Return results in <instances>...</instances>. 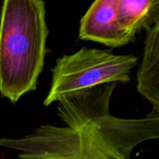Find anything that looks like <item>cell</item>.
Instances as JSON below:
<instances>
[{"label":"cell","instance_id":"obj_7","mask_svg":"<svg viewBox=\"0 0 159 159\" xmlns=\"http://www.w3.org/2000/svg\"><path fill=\"white\" fill-rule=\"evenodd\" d=\"M120 26L131 36L159 21V0H118Z\"/></svg>","mask_w":159,"mask_h":159},{"label":"cell","instance_id":"obj_3","mask_svg":"<svg viewBox=\"0 0 159 159\" xmlns=\"http://www.w3.org/2000/svg\"><path fill=\"white\" fill-rule=\"evenodd\" d=\"M0 147L17 151L19 159H130L87 121L42 125L21 138H0Z\"/></svg>","mask_w":159,"mask_h":159},{"label":"cell","instance_id":"obj_6","mask_svg":"<svg viewBox=\"0 0 159 159\" xmlns=\"http://www.w3.org/2000/svg\"><path fill=\"white\" fill-rule=\"evenodd\" d=\"M143 61L137 73V90L159 113V21L147 27Z\"/></svg>","mask_w":159,"mask_h":159},{"label":"cell","instance_id":"obj_5","mask_svg":"<svg viewBox=\"0 0 159 159\" xmlns=\"http://www.w3.org/2000/svg\"><path fill=\"white\" fill-rule=\"evenodd\" d=\"M118 0H95L83 16L79 39L94 41L111 48L123 47L134 40L119 24Z\"/></svg>","mask_w":159,"mask_h":159},{"label":"cell","instance_id":"obj_4","mask_svg":"<svg viewBox=\"0 0 159 159\" xmlns=\"http://www.w3.org/2000/svg\"><path fill=\"white\" fill-rule=\"evenodd\" d=\"M138 64L134 55H116L106 50L83 48L63 55L52 68V81L44 105L49 106L61 98L106 83H127Z\"/></svg>","mask_w":159,"mask_h":159},{"label":"cell","instance_id":"obj_1","mask_svg":"<svg viewBox=\"0 0 159 159\" xmlns=\"http://www.w3.org/2000/svg\"><path fill=\"white\" fill-rule=\"evenodd\" d=\"M48 29L43 0H4L0 17V95L16 103L36 89Z\"/></svg>","mask_w":159,"mask_h":159},{"label":"cell","instance_id":"obj_2","mask_svg":"<svg viewBox=\"0 0 159 159\" xmlns=\"http://www.w3.org/2000/svg\"><path fill=\"white\" fill-rule=\"evenodd\" d=\"M116 85L106 83L63 97L58 102V112L64 123H91L110 144L130 158L135 147L159 137V113L151 112L140 119H124L112 116L109 103Z\"/></svg>","mask_w":159,"mask_h":159}]
</instances>
